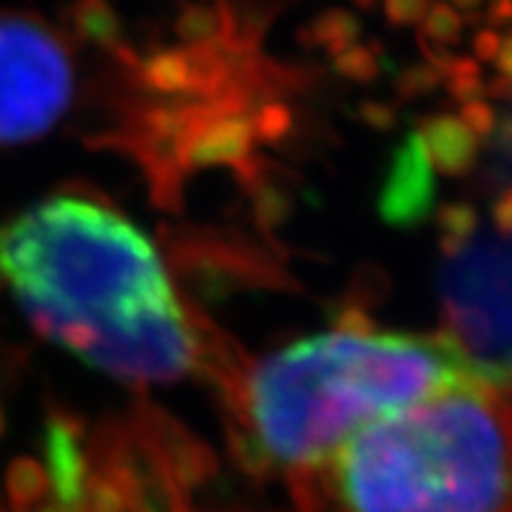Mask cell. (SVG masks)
Here are the masks:
<instances>
[{
    "label": "cell",
    "mask_w": 512,
    "mask_h": 512,
    "mask_svg": "<svg viewBox=\"0 0 512 512\" xmlns=\"http://www.w3.org/2000/svg\"><path fill=\"white\" fill-rule=\"evenodd\" d=\"M233 442L254 471L285 476L390 413L476 377L442 335L387 332L358 319L246 366H217Z\"/></svg>",
    "instance_id": "cell-2"
},
{
    "label": "cell",
    "mask_w": 512,
    "mask_h": 512,
    "mask_svg": "<svg viewBox=\"0 0 512 512\" xmlns=\"http://www.w3.org/2000/svg\"><path fill=\"white\" fill-rule=\"evenodd\" d=\"M14 512H241L207 447L155 408L55 418L14 481Z\"/></svg>",
    "instance_id": "cell-4"
},
{
    "label": "cell",
    "mask_w": 512,
    "mask_h": 512,
    "mask_svg": "<svg viewBox=\"0 0 512 512\" xmlns=\"http://www.w3.org/2000/svg\"><path fill=\"white\" fill-rule=\"evenodd\" d=\"M0 283L42 335L113 377L168 382L207 356L149 238L84 196L0 225Z\"/></svg>",
    "instance_id": "cell-1"
},
{
    "label": "cell",
    "mask_w": 512,
    "mask_h": 512,
    "mask_svg": "<svg viewBox=\"0 0 512 512\" xmlns=\"http://www.w3.org/2000/svg\"><path fill=\"white\" fill-rule=\"evenodd\" d=\"M437 277L439 335L476 377L512 395V194L445 209Z\"/></svg>",
    "instance_id": "cell-5"
},
{
    "label": "cell",
    "mask_w": 512,
    "mask_h": 512,
    "mask_svg": "<svg viewBox=\"0 0 512 512\" xmlns=\"http://www.w3.org/2000/svg\"><path fill=\"white\" fill-rule=\"evenodd\" d=\"M494 71L499 81L512 92V21H502L494 48Z\"/></svg>",
    "instance_id": "cell-7"
},
{
    "label": "cell",
    "mask_w": 512,
    "mask_h": 512,
    "mask_svg": "<svg viewBox=\"0 0 512 512\" xmlns=\"http://www.w3.org/2000/svg\"><path fill=\"white\" fill-rule=\"evenodd\" d=\"M74 89V58L61 34L32 16H0V144L48 134Z\"/></svg>",
    "instance_id": "cell-6"
},
{
    "label": "cell",
    "mask_w": 512,
    "mask_h": 512,
    "mask_svg": "<svg viewBox=\"0 0 512 512\" xmlns=\"http://www.w3.org/2000/svg\"><path fill=\"white\" fill-rule=\"evenodd\" d=\"M296 512H512V395L460 379L288 473Z\"/></svg>",
    "instance_id": "cell-3"
}]
</instances>
